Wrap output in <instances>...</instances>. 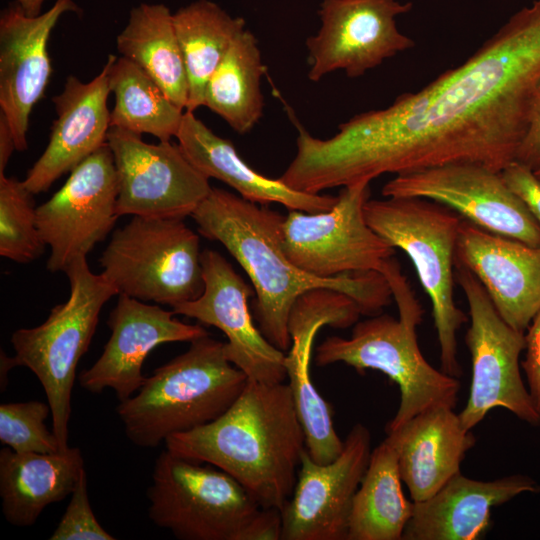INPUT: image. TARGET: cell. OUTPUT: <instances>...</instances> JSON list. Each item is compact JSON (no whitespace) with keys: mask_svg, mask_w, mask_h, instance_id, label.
I'll return each instance as SVG.
<instances>
[{"mask_svg":"<svg viewBox=\"0 0 540 540\" xmlns=\"http://www.w3.org/2000/svg\"><path fill=\"white\" fill-rule=\"evenodd\" d=\"M386 433L384 440L396 452L413 502L428 499L460 473L466 453L476 443L472 430L463 427L451 407L426 410Z\"/></svg>","mask_w":540,"mask_h":540,"instance_id":"24","label":"cell"},{"mask_svg":"<svg viewBox=\"0 0 540 540\" xmlns=\"http://www.w3.org/2000/svg\"><path fill=\"white\" fill-rule=\"evenodd\" d=\"M44 1L45 0H15L24 13L30 17H35L42 13L41 9Z\"/></svg>","mask_w":540,"mask_h":540,"instance_id":"39","label":"cell"},{"mask_svg":"<svg viewBox=\"0 0 540 540\" xmlns=\"http://www.w3.org/2000/svg\"><path fill=\"white\" fill-rule=\"evenodd\" d=\"M99 263L118 295L144 302L173 307L204 290L200 238L183 219L132 216Z\"/></svg>","mask_w":540,"mask_h":540,"instance_id":"9","label":"cell"},{"mask_svg":"<svg viewBox=\"0 0 540 540\" xmlns=\"http://www.w3.org/2000/svg\"><path fill=\"white\" fill-rule=\"evenodd\" d=\"M455 280L467 299L470 316L465 341L471 356L472 378L467 403L458 413L463 427L472 430L495 408L506 409L530 425H539L540 415L520 373L525 333L501 318L468 269L455 264Z\"/></svg>","mask_w":540,"mask_h":540,"instance_id":"10","label":"cell"},{"mask_svg":"<svg viewBox=\"0 0 540 540\" xmlns=\"http://www.w3.org/2000/svg\"><path fill=\"white\" fill-rule=\"evenodd\" d=\"M501 175L507 186L526 205L540 227V179L531 168L513 161Z\"/></svg>","mask_w":540,"mask_h":540,"instance_id":"35","label":"cell"},{"mask_svg":"<svg viewBox=\"0 0 540 540\" xmlns=\"http://www.w3.org/2000/svg\"><path fill=\"white\" fill-rule=\"evenodd\" d=\"M515 161L534 171L540 167V84L532 102L528 128Z\"/></svg>","mask_w":540,"mask_h":540,"instance_id":"37","label":"cell"},{"mask_svg":"<svg viewBox=\"0 0 540 540\" xmlns=\"http://www.w3.org/2000/svg\"><path fill=\"white\" fill-rule=\"evenodd\" d=\"M384 197H419L441 203L476 226L530 246H540V227L501 172L470 162L397 174Z\"/></svg>","mask_w":540,"mask_h":540,"instance_id":"13","label":"cell"},{"mask_svg":"<svg viewBox=\"0 0 540 540\" xmlns=\"http://www.w3.org/2000/svg\"><path fill=\"white\" fill-rule=\"evenodd\" d=\"M176 139L188 160L203 175L224 182L250 202L278 203L288 210L315 213L330 210L338 200V196L296 191L280 178H268L255 171L230 140L216 135L194 112H184Z\"/></svg>","mask_w":540,"mask_h":540,"instance_id":"25","label":"cell"},{"mask_svg":"<svg viewBox=\"0 0 540 540\" xmlns=\"http://www.w3.org/2000/svg\"><path fill=\"white\" fill-rule=\"evenodd\" d=\"M118 174L107 143L71 172L64 185L37 206V224L50 248L46 268L65 271L112 231L117 219Z\"/></svg>","mask_w":540,"mask_h":540,"instance_id":"15","label":"cell"},{"mask_svg":"<svg viewBox=\"0 0 540 540\" xmlns=\"http://www.w3.org/2000/svg\"><path fill=\"white\" fill-rule=\"evenodd\" d=\"M362 315L358 304L346 294L331 289H314L298 298L289 316L291 347L286 353L288 385L305 433L309 456L327 464L343 450L327 401L319 394L310 376V360L315 336L323 326L348 328Z\"/></svg>","mask_w":540,"mask_h":540,"instance_id":"17","label":"cell"},{"mask_svg":"<svg viewBox=\"0 0 540 540\" xmlns=\"http://www.w3.org/2000/svg\"><path fill=\"white\" fill-rule=\"evenodd\" d=\"M118 52L143 69L179 108L186 110L188 79L173 13L161 3L131 9L116 37Z\"/></svg>","mask_w":540,"mask_h":540,"instance_id":"27","label":"cell"},{"mask_svg":"<svg viewBox=\"0 0 540 540\" xmlns=\"http://www.w3.org/2000/svg\"><path fill=\"white\" fill-rule=\"evenodd\" d=\"M264 71L258 41L246 28L208 80L204 106L238 134L250 132L263 116L261 79Z\"/></svg>","mask_w":540,"mask_h":540,"instance_id":"30","label":"cell"},{"mask_svg":"<svg viewBox=\"0 0 540 540\" xmlns=\"http://www.w3.org/2000/svg\"><path fill=\"white\" fill-rule=\"evenodd\" d=\"M114 58L110 54L101 72L87 83L67 76L63 91L52 98L57 117L49 142L23 180L33 194L46 192L58 178L107 143L111 127L109 70Z\"/></svg>","mask_w":540,"mask_h":540,"instance_id":"22","label":"cell"},{"mask_svg":"<svg viewBox=\"0 0 540 540\" xmlns=\"http://www.w3.org/2000/svg\"><path fill=\"white\" fill-rule=\"evenodd\" d=\"M248 380L227 359L224 342L206 335L156 368L134 395L119 402L116 413L133 444L154 448L173 434L217 419Z\"/></svg>","mask_w":540,"mask_h":540,"instance_id":"5","label":"cell"},{"mask_svg":"<svg viewBox=\"0 0 540 540\" xmlns=\"http://www.w3.org/2000/svg\"><path fill=\"white\" fill-rule=\"evenodd\" d=\"M109 88L114 95L110 126L171 141L180 129L184 110L138 65L121 56L113 59Z\"/></svg>","mask_w":540,"mask_h":540,"instance_id":"31","label":"cell"},{"mask_svg":"<svg viewBox=\"0 0 540 540\" xmlns=\"http://www.w3.org/2000/svg\"><path fill=\"white\" fill-rule=\"evenodd\" d=\"M371 455V435L362 423L348 432L340 455L315 462L302 453L293 493L281 509L280 540H347L354 496Z\"/></svg>","mask_w":540,"mask_h":540,"instance_id":"16","label":"cell"},{"mask_svg":"<svg viewBox=\"0 0 540 540\" xmlns=\"http://www.w3.org/2000/svg\"><path fill=\"white\" fill-rule=\"evenodd\" d=\"M455 264L478 279L509 326L525 333L540 310V246L494 234L462 219Z\"/></svg>","mask_w":540,"mask_h":540,"instance_id":"21","label":"cell"},{"mask_svg":"<svg viewBox=\"0 0 540 540\" xmlns=\"http://www.w3.org/2000/svg\"><path fill=\"white\" fill-rule=\"evenodd\" d=\"M539 84L535 0L422 89L353 116L331 138L308 136L306 172L321 191L458 162L501 172L516 159Z\"/></svg>","mask_w":540,"mask_h":540,"instance_id":"1","label":"cell"},{"mask_svg":"<svg viewBox=\"0 0 540 540\" xmlns=\"http://www.w3.org/2000/svg\"><path fill=\"white\" fill-rule=\"evenodd\" d=\"M370 182L342 187L327 211L289 210L282 224V249L301 270L321 278L377 271L395 248L366 222Z\"/></svg>","mask_w":540,"mask_h":540,"instance_id":"11","label":"cell"},{"mask_svg":"<svg viewBox=\"0 0 540 540\" xmlns=\"http://www.w3.org/2000/svg\"><path fill=\"white\" fill-rule=\"evenodd\" d=\"M164 443L176 455L223 470L263 508L280 511L293 493L306 449L288 383L250 379L217 419Z\"/></svg>","mask_w":540,"mask_h":540,"instance_id":"3","label":"cell"},{"mask_svg":"<svg viewBox=\"0 0 540 540\" xmlns=\"http://www.w3.org/2000/svg\"><path fill=\"white\" fill-rule=\"evenodd\" d=\"M536 176L540 179V167L534 171Z\"/></svg>","mask_w":540,"mask_h":540,"instance_id":"40","label":"cell"},{"mask_svg":"<svg viewBox=\"0 0 540 540\" xmlns=\"http://www.w3.org/2000/svg\"><path fill=\"white\" fill-rule=\"evenodd\" d=\"M33 195L23 181L0 174V255L16 263L34 261L47 246Z\"/></svg>","mask_w":540,"mask_h":540,"instance_id":"32","label":"cell"},{"mask_svg":"<svg viewBox=\"0 0 540 540\" xmlns=\"http://www.w3.org/2000/svg\"><path fill=\"white\" fill-rule=\"evenodd\" d=\"M81 10L74 0H56L30 17L15 2L0 15V113L12 131L16 151L28 148L31 111L43 97L52 66L48 40L62 15Z\"/></svg>","mask_w":540,"mask_h":540,"instance_id":"20","label":"cell"},{"mask_svg":"<svg viewBox=\"0 0 540 540\" xmlns=\"http://www.w3.org/2000/svg\"><path fill=\"white\" fill-rule=\"evenodd\" d=\"M77 447L57 453L0 451V497L7 522L17 527L33 525L50 504L71 495L84 471Z\"/></svg>","mask_w":540,"mask_h":540,"instance_id":"26","label":"cell"},{"mask_svg":"<svg viewBox=\"0 0 540 540\" xmlns=\"http://www.w3.org/2000/svg\"><path fill=\"white\" fill-rule=\"evenodd\" d=\"M64 272L70 285L69 298L54 306L42 324L13 332V357L1 352L3 375L13 367L24 366L40 381L60 451L69 448L71 394L78 363L89 348L103 306L118 295L102 273L90 270L86 256L73 260Z\"/></svg>","mask_w":540,"mask_h":540,"instance_id":"7","label":"cell"},{"mask_svg":"<svg viewBox=\"0 0 540 540\" xmlns=\"http://www.w3.org/2000/svg\"><path fill=\"white\" fill-rule=\"evenodd\" d=\"M531 477L514 474L491 481L453 476L434 495L414 502L403 540H476L488 530L491 510L523 493H538Z\"/></svg>","mask_w":540,"mask_h":540,"instance_id":"23","label":"cell"},{"mask_svg":"<svg viewBox=\"0 0 540 540\" xmlns=\"http://www.w3.org/2000/svg\"><path fill=\"white\" fill-rule=\"evenodd\" d=\"M172 310L119 294L109 314L111 336L97 361L79 375L80 386L90 393L112 389L119 402L134 395L146 377L143 363L157 346L171 342H191L209 335L198 324L176 319Z\"/></svg>","mask_w":540,"mask_h":540,"instance_id":"19","label":"cell"},{"mask_svg":"<svg viewBox=\"0 0 540 540\" xmlns=\"http://www.w3.org/2000/svg\"><path fill=\"white\" fill-rule=\"evenodd\" d=\"M118 174V216L185 219L210 193L209 178L178 143L150 144L116 127L107 134Z\"/></svg>","mask_w":540,"mask_h":540,"instance_id":"12","label":"cell"},{"mask_svg":"<svg viewBox=\"0 0 540 540\" xmlns=\"http://www.w3.org/2000/svg\"><path fill=\"white\" fill-rule=\"evenodd\" d=\"M412 6L398 0H322L320 28L305 42L308 79L318 82L338 70L350 78L361 77L413 48L414 41L396 24V18Z\"/></svg>","mask_w":540,"mask_h":540,"instance_id":"14","label":"cell"},{"mask_svg":"<svg viewBox=\"0 0 540 540\" xmlns=\"http://www.w3.org/2000/svg\"><path fill=\"white\" fill-rule=\"evenodd\" d=\"M148 516L180 540H280L281 511L263 508L232 476L167 449L147 489Z\"/></svg>","mask_w":540,"mask_h":540,"instance_id":"6","label":"cell"},{"mask_svg":"<svg viewBox=\"0 0 540 540\" xmlns=\"http://www.w3.org/2000/svg\"><path fill=\"white\" fill-rule=\"evenodd\" d=\"M525 356L521 362L528 381V391L540 415V310L525 331Z\"/></svg>","mask_w":540,"mask_h":540,"instance_id":"36","label":"cell"},{"mask_svg":"<svg viewBox=\"0 0 540 540\" xmlns=\"http://www.w3.org/2000/svg\"><path fill=\"white\" fill-rule=\"evenodd\" d=\"M413 505L402 489L396 452L383 440L371 451L354 496L347 540H402Z\"/></svg>","mask_w":540,"mask_h":540,"instance_id":"28","label":"cell"},{"mask_svg":"<svg viewBox=\"0 0 540 540\" xmlns=\"http://www.w3.org/2000/svg\"><path fill=\"white\" fill-rule=\"evenodd\" d=\"M380 273L390 285L399 317L379 313L355 323L349 338H326L317 347L315 363L323 367L342 362L358 372L378 370L396 383L400 402L386 425L388 432L426 410L455 408L460 381L434 368L421 353L416 330L424 310L398 261L389 258Z\"/></svg>","mask_w":540,"mask_h":540,"instance_id":"4","label":"cell"},{"mask_svg":"<svg viewBox=\"0 0 540 540\" xmlns=\"http://www.w3.org/2000/svg\"><path fill=\"white\" fill-rule=\"evenodd\" d=\"M173 19L188 79L185 111L195 112L204 106L207 82L246 29V22L209 0H197L178 9Z\"/></svg>","mask_w":540,"mask_h":540,"instance_id":"29","label":"cell"},{"mask_svg":"<svg viewBox=\"0 0 540 540\" xmlns=\"http://www.w3.org/2000/svg\"><path fill=\"white\" fill-rule=\"evenodd\" d=\"M199 233L220 242L248 275L256 294L258 328L278 349L292 344L288 323L300 296L314 289H331L352 298L363 315L388 306L392 290L377 271L321 278L295 266L282 249L285 216L224 189L212 187L191 215Z\"/></svg>","mask_w":540,"mask_h":540,"instance_id":"2","label":"cell"},{"mask_svg":"<svg viewBox=\"0 0 540 540\" xmlns=\"http://www.w3.org/2000/svg\"><path fill=\"white\" fill-rule=\"evenodd\" d=\"M204 290L194 300L171 307L222 331L227 359L248 379L268 384L287 379L286 352L270 343L253 324L248 298L254 293L233 266L215 250L201 252Z\"/></svg>","mask_w":540,"mask_h":540,"instance_id":"18","label":"cell"},{"mask_svg":"<svg viewBox=\"0 0 540 540\" xmlns=\"http://www.w3.org/2000/svg\"><path fill=\"white\" fill-rule=\"evenodd\" d=\"M15 150V141L10 126L4 115L0 113V174H4L8 161Z\"/></svg>","mask_w":540,"mask_h":540,"instance_id":"38","label":"cell"},{"mask_svg":"<svg viewBox=\"0 0 540 540\" xmlns=\"http://www.w3.org/2000/svg\"><path fill=\"white\" fill-rule=\"evenodd\" d=\"M367 224L411 260L428 295L440 350L441 370L460 377L457 332L467 315L454 299L455 253L462 217L451 208L419 197L368 199Z\"/></svg>","mask_w":540,"mask_h":540,"instance_id":"8","label":"cell"},{"mask_svg":"<svg viewBox=\"0 0 540 540\" xmlns=\"http://www.w3.org/2000/svg\"><path fill=\"white\" fill-rule=\"evenodd\" d=\"M49 404L31 400L0 405V442L18 453H57L60 451L54 432L45 420Z\"/></svg>","mask_w":540,"mask_h":540,"instance_id":"33","label":"cell"},{"mask_svg":"<svg viewBox=\"0 0 540 540\" xmlns=\"http://www.w3.org/2000/svg\"><path fill=\"white\" fill-rule=\"evenodd\" d=\"M69 504L60 519L56 529L51 534V540H114L98 522L91 508L85 470L75 485Z\"/></svg>","mask_w":540,"mask_h":540,"instance_id":"34","label":"cell"}]
</instances>
